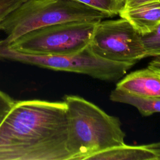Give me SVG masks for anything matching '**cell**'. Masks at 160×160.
Instances as JSON below:
<instances>
[{
  "mask_svg": "<svg viewBox=\"0 0 160 160\" xmlns=\"http://www.w3.org/2000/svg\"><path fill=\"white\" fill-rule=\"evenodd\" d=\"M64 101H16L0 125V160H70Z\"/></svg>",
  "mask_w": 160,
  "mask_h": 160,
  "instance_id": "cell-1",
  "label": "cell"
},
{
  "mask_svg": "<svg viewBox=\"0 0 160 160\" xmlns=\"http://www.w3.org/2000/svg\"><path fill=\"white\" fill-rule=\"evenodd\" d=\"M64 101L70 160H88L96 153L125 144V132L118 118L78 96L66 95Z\"/></svg>",
  "mask_w": 160,
  "mask_h": 160,
  "instance_id": "cell-2",
  "label": "cell"
},
{
  "mask_svg": "<svg viewBox=\"0 0 160 160\" xmlns=\"http://www.w3.org/2000/svg\"><path fill=\"white\" fill-rule=\"evenodd\" d=\"M108 15L73 0H27L0 22L10 43L33 30L76 21H101Z\"/></svg>",
  "mask_w": 160,
  "mask_h": 160,
  "instance_id": "cell-3",
  "label": "cell"
},
{
  "mask_svg": "<svg viewBox=\"0 0 160 160\" xmlns=\"http://www.w3.org/2000/svg\"><path fill=\"white\" fill-rule=\"evenodd\" d=\"M99 21H76L37 29L7 44L18 51L38 55H65L88 46Z\"/></svg>",
  "mask_w": 160,
  "mask_h": 160,
  "instance_id": "cell-4",
  "label": "cell"
},
{
  "mask_svg": "<svg viewBox=\"0 0 160 160\" xmlns=\"http://www.w3.org/2000/svg\"><path fill=\"white\" fill-rule=\"evenodd\" d=\"M22 63L61 71L89 76L106 81L122 78L134 64L111 61L95 54L89 45L81 50L65 55H38L21 54Z\"/></svg>",
  "mask_w": 160,
  "mask_h": 160,
  "instance_id": "cell-5",
  "label": "cell"
},
{
  "mask_svg": "<svg viewBox=\"0 0 160 160\" xmlns=\"http://www.w3.org/2000/svg\"><path fill=\"white\" fill-rule=\"evenodd\" d=\"M89 47L97 56L114 62L135 64L146 58L141 34L122 18L99 21Z\"/></svg>",
  "mask_w": 160,
  "mask_h": 160,
  "instance_id": "cell-6",
  "label": "cell"
},
{
  "mask_svg": "<svg viewBox=\"0 0 160 160\" xmlns=\"http://www.w3.org/2000/svg\"><path fill=\"white\" fill-rule=\"evenodd\" d=\"M116 88L136 96L160 97V75L148 67L136 70L121 79Z\"/></svg>",
  "mask_w": 160,
  "mask_h": 160,
  "instance_id": "cell-7",
  "label": "cell"
},
{
  "mask_svg": "<svg viewBox=\"0 0 160 160\" xmlns=\"http://www.w3.org/2000/svg\"><path fill=\"white\" fill-rule=\"evenodd\" d=\"M119 15L128 21L140 34L151 32L160 24V1L124 8Z\"/></svg>",
  "mask_w": 160,
  "mask_h": 160,
  "instance_id": "cell-8",
  "label": "cell"
},
{
  "mask_svg": "<svg viewBox=\"0 0 160 160\" xmlns=\"http://www.w3.org/2000/svg\"><path fill=\"white\" fill-rule=\"evenodd\" d=\"M88 160H157V158L146 145L124 144L96 153Z\"/></svg>",
  "mask_w": 160,
  "mask_h": 160,
  "instance_id": "cell-9",
  "label": "cell"
},
{
  "mask_svg": "<svg viewBox=\"0 0 160 160\" xmlns=\"http://www.w3.org/2000/svg\"><path fill=\"white\" fill-rule=\"evenodd\" d=\"M109 98L112 101L128 104L135 107L143 116L160 112V97L136 96L115 88L111 92Z\"/></svg>",
  "mask_w": 160,
  "mask_h": 160,
  "instance_id": "cell-10",
  "label": "cell"
},
{
  "mask_svg": "<svg viewBox=\"0 0 160 160\" xmlns=\"http://www.w3.org/2000/svg\"><path fill=\"white\" fill-rule=\"evenodd\" d=\"M98 10L109 17L119 14L124 7V0H73Z\"/></svg>",
  "mask_w": 160,
  "mask_h": 160,
  "instance_id": "cell-11",
  "label": "cell"
},
{
  "mask_svg": "<svg viewBox=\"0 0 160 160\" xmlns=\"http://www.w3.org/2000/svg\"><path fill=\"white\" fill-rule=\"evenodd\" d=\"M27 0H0V22Z\"/></svg>",
  "mask_w": 160,
  "mask_h": 160,
  "instance_id": "cell-12",
  "label": "cell"
},
{
  "mask_svg": "<svg viewBox=\"0 0 160 160\" xmlns=\"http://www.w3.org/2000/svg\"><path fill=\"white\" fill-rule=\"evenodd\" d=\"M16 101L10 96L0 90V125L11 111Z\"/></svg>",
  "mask_w": 160,
  "mask_h": 160,
  "instance_id": "cell-13",
  "label": "cell"
},
{
  "mask_svg": "<svg viewBox=\"0 0 160 160\" xmlns=\"http://www.w3.org/2000/svg\"><path fill=\"white\" fill-rule=\"evenodd\" d=\"M124 8H132L138 6L145 3L149 2L157 1L160 0H124Z\"/></svg>",
  "mask_w": 160,
  "mask_h": 160,
  "instance_id": "cell-14",
  "label": "cell"
},
{
  "mask_svg": "<svg viewBox=\"0 0 160 160\" xmlns=\"http://www.w3.org/2000/svg\"><path fill=\"white\" fill-rule=\"evenodd\" d=\"M148 67L160 75V56L154 57L149 63Z\"/></svg>",
  "mask_w": 160,
  "mask_h": 160,
  "instance_id": "cell-15",
  "label": "cell"
},
{
  "mask_svg": "<svg viewBox=\"0 0 160 160\" xmlns=\"http://www.w3.org/2000/svg\"><path fill=\"white\" fill-rule=\"evenodd\" d=\"M146 146L154 153V154L156 156L157 160H160V142L146 144Z\"/></svg>",
  "mask_w": 160,
  "mask_h": 160,
  "instance_id": "cell-16",
  "label": "cell"
}]
</instances>
